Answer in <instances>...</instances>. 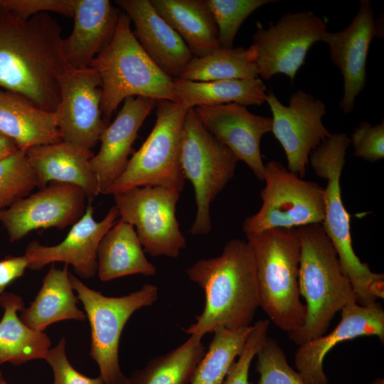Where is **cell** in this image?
Returning a JSON list of instances; mask_svg holds the SVG:
<instances>
[{
  "mask_svg": "<svg viewBox=\"0 0 384 384\" xmlns=\"http://www.w3.org/2000/svg\"><path fill=\"white\" fill-rule=\"evenodd\" d=\"M60 24L48 13L22 19L0 7V87L55 112L58 80L70 67Z\"/></svg>",
  "mask_w": 384,
  "mask_h": 384,
  "instance_id": "1",
  "label": "cell"
},
{
  "mask_svg": "<svg viewBox=\"0 0 384 384\" xmlns=\"http://www.w3.org/2000/svg\"><path fill=\"white\" fill-rule=\"evenodd\" d=\"M188 278L205 293L203 311L185 332L201 338L216 329L251 326L260 306L256 267L247 241L232 239L222 253L201 259L186 269Z\"/></svg>",
  "mask_w": 384,
  "mask_h": 384,
  "instance_id": "2",
  "label": "cell"
},
{
  "mask_svg": "<svg viewBox=\"0 0 384 384\" xmlns=\"http://www.w3.org/2000/svg\"><path fill=\"white\" fill-rule=\"evenodd\" d=\"M297 229L300 240L299 290L305 300L306 317L299 329L287 334L298 346L325 334L335 314L356 303V297L321 224Z\"/></svg>",
  "mask_w": 384,
  "mask_h": 384,
  "instance_id": "3",
  "label": "cell"
},
{
  "mask_svg": "<svg viewBox=\"0 0 384 384\" xmlns=\"http://www.w3.org/2000/svg\"><path fill=\"white\" fill-rule=\"evenodd\" d=\"M349 144L350 138L346 134H331L311 152L309 162L316 175L327 180L324 188L323 229L336 251L343 272L351 283L356 302L367 306L383 298L384 277L362 262L352 245L350 215L342 201L340 185Z\"/></svg>",
  "mask_w": 384,
  "mask_h": 384,
  "instance_id": "4",
  "label": "cell"
},
{
  "mask_svg": "<svg viewBox=\"0 0 384 384\" xmlns=\"http://www.w3.org/2000/svg\"><path fill=\"white\" fill-rule=\"evenodd\" d=\"M255 260L260 306L277 327L287 333L305 321L298 276L300 240L297 228H272L246 235Z\"/></svg>",
  "mask_w": 384,
  "mask_h": 384,
  "instance_id": "5",
  "label": "cell"
},
{
  "mask_svg": "<svg viewBox=\"0 0 384 384\" xmlns=\"http://www.w3.org/2000/svg\"><path fill=\"white\" fill-rule=\"evenodd\" d=\"M130 23L127 15L121 11L112 40L90 65L101 80L102 113L107 124L119 104L129 97L177 102L174 79L144 50Z\"/></svg>",
  "mask_w": 384,
  "mask_h": 384,
  "instance_id": "6",
  "label": "cell"
},
{
  "mask_svg": "<svg viewBox=\"0 0 384 384\" xmlns=\"http://www.w3.org/2000/svg\"><path fill=\"white\" fill-rule=\"evenodd\" d=\"M156 122L142 146L105 195L142 186H162L180 193L185 177L181 154L182 130L188 110L179 102L156 101Z\"/></svg>",
  "mask_w": 384,
  "mask_h": 384,
  "instance_id": "7",
  "label": "cell"
},
{
  "mask_svg": "<svg viewBox=\"0 0 384 384\" xmlns=\"http://www.w3.org/2000/svg\"><path fill=\"white\" fill-rule=\"evenodd\" d=\"M77 297L83 306L91 329L90 356L97 363L105 384H126L119 361L122 330L137 310L151 306L158 298V288L145 284L139 289L121 297H107L86 286L69 273Z\"/></svg>",
  "mask_w": 384,
  "mask_h": 384,
  "instance_id": "8",
  "label": "cell"
},
{
  "mask_svg": "<svg viewBox=\"0 0 384 384\" xmlns=\"http://www.w3.org/2000/svg\"><path fill=\"white\" fill-rule=\"evenodd\" d=\"M238 161L206 129L194 109H188L183 124L181 162L185 179L190 181L195 191L196 215L190 233L210 232V204L233 177Z\"/></svg>",
  "mask_w": 384,
  "mask_h": 384,
  "instance_id": "9",
  "label": "cell"
},
{
  "mask_svg": "<svg viewBox=\"0 0 384 384\" xmlns=\"http://www.w3.org/2000/svg\"><path fill=\"white\" fill-rule=\"evenodd\" d=\"M264 181L262 206L242 223L245 235L322 223L325 206L319 184L303 180L276 161L265 164Z\"/></svg>",
  "mask_w": 384,
  "mask_h": 384,
  "instance_id": "10",
  "label": "cell"
},
{
  "mask_svg": "<svg viewBox=\"0 0 384 384\" xmlns=\"http://www.w3.org/2000/svg\"><path fill=\"white\" fill-rule=\"evenodd\" d=\"M119 219L134 226L144 252L177 257L186 245L176 218L180 192L162 186H142L112 195Z\"/></svg>",
  "mask_w": 384,
  "mask_h": 384,
  "instance_id": "11",
  "label": "cell"
},
{
  "mask_svg": "<svg viewBox=\"0 0 384 384\" xmlns=\"http://www.w3.org/2000/svg\"><path fill=\"white\" fill-rule=\"evenodd\" d=\"M327 31V20L311 11L287 13L267 29L259 28L250 46L258 76L282 73L293 82L311 46Z\"/></svg>",
  "mask_w": 384,
  "mask_h": 384,
  "instance_id": "12",
  "label": "cell"
},
{
  "mask_svg": "<svg viewBox=\"0 0 384 384\" xmlns=\"http://www.w3.org/2000/svg\"><path fill=\"white\" fill-rule=\"evenodd\" d=\"M60 100L55 110L63 142L92 151L109 124L102 113V82L91 67H69L59 80Z\"/></svg>",
  "mask_w": 384,
  "mask_h": 384,
  "instance_id": "13",
  "label": "cell"
},
{
  "mask_svg": "<svg viewBox=\"0 0 384 384\" xmlns=\"http://www.w3.org/2000/svg\"><path fill=\"white\" fill-rule=\"evenodd\" d=\"M266 102L272 114L271 132L285 152L287 169L302 178L311 152L331 135L322 122L326 105L301 90L291 95L288 105L272 92L267 93Z\"/></svg>",
  "mask_w": 384,
  "mask_h": 384,
  "instance_id": "14",
  "label": "cell"
},
{
  "mask_svg": "<svg viewBox=\"0 0 384 384\" xmlns=\"http://www.w3.org/2000/svg\"><path fill=\"white\" fill-rule=\"evenodd\" d=\"M87 197L78 186L50 182L4 209L0 221L14 242L37 229H64L84 214Z\"/></svg>",
  "mask_w": 384,
  "mask_h": 384,
  "instance_id": "15",
  "label": "cell"
},
{
  "mask_svg": "<svg viewBox=\"0 0 384 384\" xmlns=\"http://www.w3.org/2000/svg\"><path fill=\"white\" fill-rule=\"evenodd\" d=\"M358 11L343 31H327L322 41L329 47V57L343 78L344 93L339 107L344 113L354 107L356 97L366 82V60L373 38L381 36L380 21L375 19L369 0H361Z\"/></svg>",
  "mask_w": 384,
  "mask_h": 384,
  "instance_id": "16",
  "label": "cell"
},
{
  "mask_svg": "<svg viewBox=\"0 0 384 384\" xmlns=\"http://www.w3.org/2000/svg\"><path fill=\"white\" fill-rule=\"evenodd\" d=\"M94 209L88 203L83 215L72 225L60 243L46 246L37 241L30 242L24 255L31 270H40L56 262L70 265L80 277L88 279L97 271V249L105 233L119 218L115 206H112L100 221L93 217Z\"/></svg>",
  "mask_w": 384,
  "mask_h": 384,
  "instance_id": "17",
  "label": "cell"
},
{
  "mask_svg": "<svg viewBox=\"0 0 384 384\" xmlns=\"http://www.w3.org/2000/svg\"><path fill=\"white\" fill-rule=\"evenodd\" d=\"M193 109L206 129L243 161L258 180L264 181L260 142L264 134L272 131V118L255 114L246 106L236 103Z\"/></svg>",
  "mask_w": 384,
  "mask_h": 384,
  "instance_id": "18",
  "label": "cell"
},
{
  "mask_svg": "<svg viewBox=\"0 0 384 384\" xmlns=\"http://www.w3.org/2000/svg\"><path fill=\"white\" fill-rule=\"evenodd\" d=\"M377 336L384 341V310L375 302L367 306L353 303L341 311V319L328 334L300 345L294 353L297 371L305 384H328L324 370L326 354L338 343L360 336Z\"/></svg>",
  "mask_w": 384,
  "mask_h": 384,
  "instance_id": "19",
  "label": "cell"
},
{
  "mask_svg": "<svg viewBox=\"0 0 384 384\" xmlns=\"http://www.w3.org/2000/svg\"><path fill=\"white\" fill-rule=\"evenodd\" d=\"M156 101L145 97L126 98L114 121L104 129L100 148L90 159L100 194H105L124 170L138 131Z\"/></svg>",
  "mask_w": 384,
  "mask_h": 384,
  "instance_id": "20",
  "label": "cell"
},
{
  "mask_svg": "<svg viewBox=\"0 0 384 384\" xmlns=\"http://www.w3.org/2000/svg\"><path fill=\"white\" fill-rule=\"evenodd\" d=\"M134 26L135 37L154 63L171 78H178L193 57L178 34L156 12L150 0H117Z\"/></svg>",
  "mask_w": 384,
  "mask_h": 384,
  "instance_id": "21",
  "label": "cell"
},
{
  "mask_svg": "<svg viewBox=\"0 0 384 384\" xmlns=\"http://www.w3.org/2000/svg\"><path fill=\"white\" fill-rule=\"evenodd\" d=\"M120 14L108 0H76L73 31L63 41V55L71 68L90 67L112 40Z\"/></svg>",
  "mask_w": 384,
  "mask_h": 384,
  "instance_id": "22",
  "label": "cell"
},
{
  "mask_svg": "<svg viewBox=\"0 0 384 384\" xmlns=\"http://www.w3.org/2000/svg\"><path fill=\"white\" fill-rule=\"evenodd\" d=\"M26 156L43 188L50 182L73 184L85 193L89 203L100 194L97 181L90 166L94 154L63 141L28 149Z\"/></svg>",
  "mask_w": 384,
  "mask_h": 384,
  "instance_id": "23",
  "label": "cell"
},
{
  "mask_svg": "<svg viewBox=\"0 0 384 384\" xmlns=\"http://www.w3.org/2000/svg\"><path fill=\"white\" fill-rule=\"evenodd\" d=\"M0 132L24 151L62 141L55 112L45 111L21 96L1 90Z\"/></svg>",
  "mask_w": 384,
  "mask_h": 384,
  "instance_id": "24",
  "label": "cell"
},
{
  "mask_svg": "<svg viewBox=\"0 0 384 384\" xmlns=\"http://www.w3.org/2000/svg\"><path fill=\"white\" fill-rule=\"evenodd\" d=\"M156 12L178 34L194 57L220 47L218 28L206 0H150Z\"/></svg>",
  "mask_w": 384,
  "mask_h": 384,
  "instance_id": "25",
  "label": "cell"
},
{
  "mask_svg": "<svg viewBox=\"0 0 384 384\" xmlns=\"http://www.w3.org/2000/svg\"><path fill=\"white\" fill-rule=\"evenodd\" d=\"M97 260V272L104 282L137 274L152 276L156 272L146 259L134 226L119 218L101 240Z\"/></svg>",
  "mask_w": 384,
  "mask_h": 384,
  "instance_id": "26",
  "label": "cell"
},
{
  "mask_svg": "<svg viewBox=\"0 0 384 384\" xmlns=\"http://www.w3.org/2000/svg\"><path fill=\"white\" fill-rule=\"evenodd\" d=\"M68 266L62 270L52 266L34 300L21 311V320L31 329L44 332L48 326L60 321L85 319L86 314L77 306L78 299L74 294Z\"/></svg>",
  "mask_w": 384,
  "mask_h": 384,
  "instance_id": "27",
  "label": "cell"
},
{
  "mask_svg": "<svg viewBox=\"0 0 384 384\" xmlns=\"http://www.w3.org/2000/svg\"><path fill=\"white\" fill-rule=\"evenodd\" d=\"M4 314L0 320V365L10 363L21 365L34 359H44L51 341L44 332L26 325L18 316L24 304L16 294L4 292L0 296Z\"/></svg>",
  "mask_w": 384,
  "mask_h": 384,
  "instance_id": "28",
  "label": "cell"
},
{
  "mask_svg": "<svg viewBox=\"0 0 384 384\" xmlns=\"http://www.w3.org/2000/svg\"><path fill=\"white\" fill-rule=\"evenodd\" d=\"M174 90L176 100L186 110L230 103L260 106L267 97V87L260 78L209 82L174 78Z\"/></svg>",
  "mask_w": 384,
  "mask_h": 384,
  "instance_id": "29",
  "label": "cell"
},
{
  "mask_svg": "<svg viewBox=\"0 0 384 384\" xmlns=\"http://www.w3.org/2000/svg\"><path fill=\"white\" fill-rule=\"evenodd\" d=\"M202 338L191 335L181 345L151 358L127 378L126 384H190L206 353Z\"/></svg>",
  "mask_w": 384,
  "mask_h": 384,
  "instance_id": "30",
  "label": "cell"
},
{
  "mask_svg": "<svg viewBox=\"0 0 384 384\" xmlns=\"http://www.w3.org/2000/svg\"><path fill=\"white\" fill-rule=\"evenodd\" d=\"M258 72L250 47H219L211 53L193 57L179 79L196 82L257 78Z\"/></svg>",
  "mask_w": 384,
  "mask_h": 384,
  "instance_id": "31",
  "label": "cell"
},
{
  "mask_svg": "<svg viewBox=\"0 0 384 384\" xmlns=\"http://www.w3.org/2000/svg\"><path fill=\"white\" fill-rule=\"evenodd\" d=\"M252 327V325L238 329H216L190 384H223L235 358L243 349Z\"/></svg>",
  "mask_w": 384,
  "mask_h": 384,
  "instance_id": "32",
  "label": "cell"
},
{
  "mask_svg": "<svg viewBox=\"0 0 384 384\" xmlns=\"http://www.w3.org/2000/svg\"><path fill=\"white\" fill-rule=\"evenodd\" d=\"M38 187L36 174L26 151L17 149L0 159V207L5 209Z\"/></svg>",
  "mask_w": 384,
  "mask_h": 384,
  "instance_id": "33",
  "label": "cell"
},
{
  "mask_svg": "<svg viewBox=\"0 0 384 384\" xmlns=\"http://www.w3.org/2000/svg\"><path fill=\"white\" fill-rule=\"evenodd\" d=\"M274 0H206L218 28L221 47L233 48L235 35L243 21L259 7Z\"/></svg>",
  "mask_w": 384,
  "mask_h": 384,
  "instance_id": "34",
  "label": "cell"
},
{
  "mask_svg": "<svg viewBox=\"0 0 384 384\" xmlns=\"http://www.w3.org/2000/svg\"><path fill=\"white\" fill-rule=\"evenodd\" d=\"M255 356L260 375L257 384H305L299 373L289 365L275 339L268 336Z\"/></svg>",
  "mask_w": 384,
  "mask_h": 384,
  "instance_id": "35",
  "label": "cell"
},
{
  "mask_svg": "<svg viewBox=\"0 0 384 384\" xmlns=\"http://www.w3.org/2000/svg\"><path fill=\"white\" fill-rule=\"evenodd\" d=\"M269 319L257 321L252 325L246 343L230 368L223 384H251L249 370L253 358L268 337Z\"/></svg>",
  "mask_w": 384,
  "mask_h": 384,
  "instance_id": "36",
  "label": "cell"
},
{
  "mask_svg": "<svg viewBox=\"0 0 384 384\" xmlns=\"http://www.w3.org/2000/svg\"><path fill=\"white\" fill-rule=\"evenodd\" d=\"M353 155L375 162L384 157V122L373 126L361 122L354 129L350 139Z\"/></svg>",
  "mask_w": 384,
  "mask_h": 384,
  "instance_id": "37",
  "label": "cell"
},
{
  "mask_svg": "<svg viewBox=\"0 0 384 384\" xmlns=\"http://www.w3.org/2000/svg\"><path fill=\"white\" fill-rule=\"evenodd\" d=\"M65 346L66 341L63 337L44 358L52 369L53 384H105L100 375L89 378L78 372L68 359Z\"/></svg>",
  "mask_w": 384,
  "mask_h": 384,
  "instance_id": "38",
  "label": "cell"
},
{
  "mask_svg": "<svg viewBox=\"0 0 384 384\" xmlns=\"http://www.w3.org/2000/svg\"><path fill=\"white\" fill-rule=\"evenodd\" d=\"M75 4L76 0H0V7L22 19L48 12L73 17Z\"/></svg>",
  "mask_w": 384,
  "mask_h": 384,
  "instance_id": "39",
  "label": "cell"
},
{
  "mask_svg": "<svg viewBox=\"0 0 384 384\" xmlns=\"http://www.w3.org/2000/svg\"><path fill=\"white\" fill-rule=\"evenodd\" d=\"M28 267V261L22 256L6 257L0 260V296L14 280L21 277Z\"/></svg>",
  "mask_w": 384,
  "mask_h": 384,
  "instance_id": "40",
  "label": "cell"
},
{
  "mask_svg": "<svg viewBox=\"0 0 384 384\" xmlns=\"http://www.w3.org/2000/svg\"><path fill=\"white\" fill-rule=\"evenodd\" d=\"M18 149L16 143L0 132V159L4 158Z\"/></svg>",
  "mask_w": 384,
  "mask_h": 384,
  "instance_id": "41",
  "label": "cell"
},
{
  "mask_svg": "<svg viewBox=\"0 0 384 384\" xmlns=\"http://www.w3.org/2000/svg\"><path fill=\"white\" fill-rule=\"evenodd\" d=\"M371 384H384V380L383 378H376L374 380Z\"/></svg>",
  "mask_w": 384,
  "mask_h": 384,
  "instance_id": "42",
  "label": "cell"
},
{
  "mask_svg": "<svg viewBox=\"0 0 384 384\" xmlns=\"http://www.w3.org/2000/svg\"><path fill=\"white\" fill-rule=\"evenodd\" d=\"M0 384H8V383L6 382L5 378H4L3 374L1 372V370H0Z\"/></svg>",
  "mask_w": 384,
  "mask_h": 384,
  "instance_id": "43",
  "label": "cell"
},
{
  "mask_svg": "<svg viewBox=\"0 0 384 384\" xmlns=\"http://www.w3.org/2000/svg\"><path fill=\"white\" fill-rule=\"evenodd\" d=\"M4 210V209H2V208L0 207V218H1V213H2V210Z\"/></svg>",
  "mask_w": 384,
  "mask_h": 384,
  "instance_id": "44",
  "label": "cell"
}]
</instances>
